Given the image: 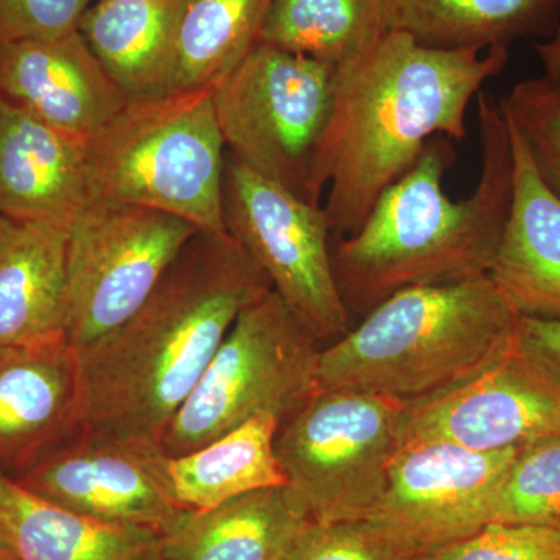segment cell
<instances>
[{
  "label": "cell",
  "mask_w": 560,
  "mask_h": 560,
  "mask_svg": "<svg viewBox=\"0 0 560 560\" xmlns=\"http://www.w3.org/2000/svg\"><path fill=\"white\" fill-rule=\"evenodd\" d=\"M271 290L228 232L198 231L130 319L75 349L84 430L160 442L243 308Z\"/></svg>",
  "instance_id": "obj_1"
},
{
  "label": "cell",
  "mask_w": 560,
  "mask_h": 560,
  "mask_svg": "<svg viewBox=\"0 0 560 560\" xmlns=\"http://www.w3.org/2000/svg\"><path fill=\"white\" fill-rule=\"evenodd\" d=\"M508 62V46L486 54L434 49L407 33L385 32L335 69L334 109L315 171L334 238L359 231L430 139L467 138L470 102Z\"/></svg>",
  "instance_id": "obj_2"
},
{
  "label": "cell",
  "mask_w": 560,
  "mask_h": 560,
  "mask_svg": "<svg viewBox=\"0 0 560 560\" xmlns=\"http://www.w3.org/2000/svg\"><path fill=\"white\" fill-rule=\"evenodd\" d=\"M481 172L469 197L453 201L444 176L456 161L436 136L388 187L355 234L331 243L335 278L349 313L374 308L397 291L488 275L512 200L510 128L492 95H477Z\"/></svg>",
  "instance_id": "obj_3"
},
{
  "label": "cell",
  "mask_w": 560,
  "mask_h": 560,
  "mask_svg": "<svg viewBox=\"0 0 560 560\" xmlns=\"http://www.w3.org/2000/svg\"><path fill=\"white\" fill-rule=\"evenodd\" d=\"M522 315L489 275L397 291L320 350L318 389L411 405L474 377L517 337Z\"/></svg>",
  "instance_id": "obj_4"
},
{
  "label": "cell",
  "mask_w": 560,
  "mask_h": 560,
  "mask_svg": "<svg viewBox=\"0 0 560 560\" xmlns=\"http://www.w3.org/2000/svg\"><path fill=\"white\" fill-rule=\"evenodd\" d=\"M226 145L212 86L128 101L86 142L91 202H119L178 217L202 232H226Z\"/></svg>",
  "instance_id": "obj_5"
},
{
  "label": "cell",
  "mask_w": 560,
  "mask_h": 560,
  "mask_svg": "<svg viewBox=\"0 0 560 560\" xmlns=\"http://www.w3.org/2000/svg\"><path fill=\"white\" fill-rule=\"evenodd\" d=\"M319 341L275 291L243 308L201 381L162 434L180 456L260 415L280 425L318 389Z\"/></svg>",
  "instance_id": "obj_6"
},
{
  "label": "cell",
  "mask_w": 560,
  "mask_h": 560,
  "mask_svg": "<svg viewBox=\"0 0 560 560\" xmlns=\"http://www.w3.org/2000/svg\"><path fill=\"white\" fill-rule=\"evenodd\" d=\"M334 66L256 44L213 84L224 145L257 175L320 205L315 171L334 109Z\"/></svg>",
  "instance_id": "obj_7"
},
{
  "label": "cell",
  "mask_w": 560,
  "mask_h": 560,
  "mask_svg": "<svg viewBox=\"0 0 560 560\" xmlns=\"http://www.w3.org/2000/svg\"><path fill=\"white\" fill-rule=\"evenodd\" d=\"M405 404L355 389H316L280 425L285 486L315 523L364 521L381 503L401 444Z\"/></svg>",
  "instance_id": "obj_8"
},
{
  "label": "cell",
  "mask_w": 560,
  "mask_h": 560,
  "mask_svg": "<svg viewBox=\"0 0 560 560\" xmlns=\"http://www.w3.org/2000/svg\"><path fill=\"white\" fill-rule=\"evenodd\" d=\"M223 221L319 342L348 334L350 313L335 278L334 235L323 206L257 175L226 151Z\"/></svg>",
  "instance_id": "obj_9"
},
{
  "label": "cell",
  "mask_w": 560,
  "mask_h": 560,
  "mask_svg": "<svg viewBox=\"0 0 560 560\" xmlns=\"http://www.w3.org/2000/svg\"><path fill=\"white\" fill-rule=\"evenodd\" d=\"M198 230L140 206L91 202L68 228V335L80 349L130 319Z\"/></svg>",
  "instance_id": "obj_10"
},
{
  "label": "cell",
  "mask_w": 560,
  "mask_h": 560,
  "mask_svg": "<svg viewBox=\"0 0 560 560\" xmlns=\"http://www.w3.org/2000/svg\"><path fill=\"white\" fill-rule=\"evenodd\" d=\"M521 448L475 452L451 442L401 441L381 503L364 521L419 559L469 539L492 523Z\"/></svg>",
  "instance_id": "obj_11"
},
{
  "label": "cell",
  "mask_w": 560,
  "mask_h": 560,
  "mask_svg": "<svg viewBox=\"0 0 560 560\" xmlns=\"http://www.w3.org/2000/svg\"><path fill=\"white\" fill-rule=\"evenodd\" d=\"M13 478L77 514L165 537L191 512L173 497L168 456L160 442L83 430Z\"/></svg>",
  "instance_id": "obj_12"
},
{
  "label": "cell",
  "mask_w": 560,
  "mask_h": 560,
  "mask_svg": "<svg viewBox=\"0 0 560 560\" xmlns=\"http://www.w3.org/2000/svg\"><path fill=\"white\" fill-rule=\"evenodd\" d=\"M560 433V389L515 340L474 377L405 405V440L451 442L475 452L521 448Z\"/></svg>",
  "instance_id": "obj_13"
},
{
  "label": "cell",
  "mask_w": 560,
  "mask_h": 560,
  "mask_svg": "<svg viewBox=\"0 0 560 560\" xmlns=\"http://www.w3.org/2000/svg\"><path fill=\"white\" fill-rule=\"evenodd\" d=\"M84 430L68 335L0 348V470L21 474Z\"/></svg>",
  "instance_id": "obj_14"
},
{
  "label": "cell",
  "mask_w": 560,
  "mask_h": 560,
  "mask_svg": "<svg viewBox=\"0 0 560 560\" xmlns=\"http://www.w3.org/2000/svg\"><path fill=\"white\" fill-rule=\"evenodd\" d=\"M0 98L81 140L103 130L128 102L79 31L0 43Z\"/></svg>",
  "instance_id": "obj_15"
},
{
  "label": "cell",
  "mask_w": 560,
  "mask_h": 560,
  "mask_svg": "<svg viewBox=\"0 0 560 560\" xmlns=\"http://www.w3.org/2000/svg\"><path fill=\"white\" fill-rule=\"evenodd\" d=\"M86 142L0 98V217L69 228L91 205Z\"/></svg>",
  "instance_id": "obj_16"
},
{
  "label": "cell",
  "mask_w": 560,
  "mask_h": 560,
  "mask_svg": "<svg viewBox=\"0 0 560 560\" xmlns=\"http://www.w3.org/2000/svg\"><path fill=\"white\" fill-rule=\"evenodd\" d=\"M506 121L512 200L488 275L522 316L560 319V197L541 178L522 136Z\"/></svg>",
  "instance_id": "obj_17"
},
{
  "label": "cell",
  "mask_w": 560,
  "mask_h": 560,
  "mask_svg": "<svg viewBox=\"0 0 560 560\" xmlns=\"http://www.w3.org/2000/svg\"><path fill=\"white\" fill-rule=\"evenodd\" d=\"M68 228L0 217V348L66 335Z\"/></svg>",
  "instance_id": "obj_18"
},
{
  "label": "cell",
  "mask_w": 560,
  "mask_h": 560,
  "mask_svg": "<svg viewBox=\"0 0 560 560\" xmlns=\"http://www.w3.org/2000/svg\"><path fill=\"white\" fill-rule=\"evenodd\" d=\"M0 530L16 560H162L165 536L58 506L0 470Z\"/></svg>",
  "instance_id": "obj_19"
},
{
  "label": "cell",
  "mask_w": 560,
  "mask_h": 560,
  "mask_svg": "<svg viewBox=\"0 0 560 560\" xmlns=\"http://www.w3.org/2000/svg\"><path fill=\"white\" fill-rule=\"evenodd\" d=\"M180 0H92L79 25L128 101L160 97L171 83Z\"/></svg>",
  "instance_id": "obj_20"
},
{
  "label": "cell",
  "mask_w": 560,
  "mask_h": 560,
  "mask_svg": "<svg viewBox=\"0 0 560 560\" xmlns=\"http://www.w3.org/2000/svg\"><path fill=\"white\" fill-rule=\"evenodd\" d=\"M381 9L385 32L434 49L488 50L560 27V0H381Z\"/></svg>",
  "instance_id": "obj_21"
},
{
  "label": "cell",
  "mask_w": 560,
  "mask_h": 560,
  "mask_svg": "<svg viewBox=\"0 0 560 560\" xmlns=\"http://www.w3.org/2000/svg\"><path fill=\"white\" fill-rule=\"evenodd\" d=\"M285 485L190 512L165 537L162 560H280L311 523Z\"/></svg>",
  "instance_id": "obj_22"
},
{
  "label": "cell",
  "mask_w": 560,
  "mask_h": 560,
  "mask_svg": "<svg viewBox=\"0 0 560 560\" xmlns=\"http://www.w3.org/2000/svg\"><path fill=\"white\" fill-rule=\"evenodd\" d=\"M279 429L278 418L260 415L198 451L168 456L179 506L209 511L254 490L285 485L275 452Z\"/></svg>",
  "instance_id": "obj_23"
},
{
  "label": "cell",
  "mask_w": 560,
  "mask_h": 560,
  "mask_svg": "<svg viewBox=\"0 0 560 560\" xmlns=\"http://www.w3.org/2000/svg\"><path fill=\"white\" fill-rule=\"evenodd\" d=\"M271 0H180L168 92L212 86L259 43Z\"/></svg>",
  "instance_id": "obj_24"
},
{
  "label": "cell",
  "mask_w": 560,
  "mask_h": 560,
  "mask_svg": "<svg viewBox=\"0 0 560 560\" xmlns=\"http://www.w3.org/2000/svg\"><path fill=\"white\" fill-rule=\"evenodd\" d=\"M383 33L381 0H271L257 44L338 68Z\"/></svg>",
  "instance_id": "obj_25"
},
{
  "label": "cell",
  "mask_w": 560,
  "mask_h": 560,
  "mask_svg": "<svg viewBox=\"0 0 560 560\" xmlns=\"http://www.w3.org/2000/svg\"><path fill=\"white\" fill-rule=\"evenodd\" d=\"M492 523L560 526V433L521 448L501 485Z\"/></svg>",
  "instance_id": "obj_26"
},
{
  "label": "cell",
  "mask_w": 560,
  "mask_h": 560,
  "mask_svg": "<svg viewBox=\"0 0 560 560\" xmlns=\"http://www.w3.org/2000/svg\"><path fill=\"white\" fill-rule=\"evenodd\" d=\"M499 102L541 178L560 197V80L544 73L518 81Z\"/></svg>",
  "instance_id": "obj_27"
},
{
  "label": "cell",
  "mask_w": 560,
  "mask_h": 560,
  "mask_svg": "<svg viewBox=\"0 0 560 560\" xmlns=\"http://www.w3.org/2000/svg\"><path fill=\"white\" fill-rule=\"evenodd\" d=\"M280 560H419L368 521L311 522Z\"/></svg>",
  "instance_id": "obj_28"
},
{
  "label": "cell",
  "mask_w": 560,
  "mask_h": 560,
  "mask_svg": "<svg viewBox=\"0 0 560 560\" xmlns=\"http://www.w3.org/2000/svg\"><path fill=\"white\" fill-rule=\"evenodd\" d=\"M419 560H560V526L490 523L469 539Z\"/></svg>",
  "instance_id": "obj_29"
},
{
  "label": "cell",
  "mask_w": 560,
  "mask_h": 560,
  "mask_svg": "<svg viewBox=\"0 0 560 560\" xmlns=\"http://www.w3.org/2000/svg\"><path fill=\"white\" fill-rule=\"evenodd\" d=\"M92 0H0V43L49 39L79 31Z\"/></svg>",
  "instance_id": "obj_30"
},
{
  "label": "cell",
  "mask_w": 560,
  "mask_h": 560,
  "mask_svg": "<svg viewBox=\"0 0 560 560\" xmlns=\"http://www.w3.org/2000/svg\"><path fill=\"white\" fill-rule=\"evenodd\" d=\"M518 340L560 389V319L522 316Z\"/></svg>",
  "instance_id": "obj_31"
},
{
  "label": "cell",
  "mask_w": 560,
  "mask_h": 560,
  "mask_svg": "<svg viewBox=\"0 0 560 560\" xmlns=\"http://www.w3.org/2000/svg\"><path fill=\"white\" fill-rule=\"evenodd\" d=\"M544 65L545 75L560 80V27L550 39L534 44Z\"/></svg>",
  "instance_id": "obj_32"
},
{
  "label": "cell",
  "mask_w": 560,
  "mask_h": 560,
  "mask_svg": "<svg viewBox=\"0 0 560 560\" xmlns=\"http://www.w3.org/2000/svg\"><path fill=\"white\" fill-rule=\"evenodd\" d=\"M0 560H16L2 530H0Z\"/></svg>",
  "instance_id": "obj_33"
}]
</instances>
